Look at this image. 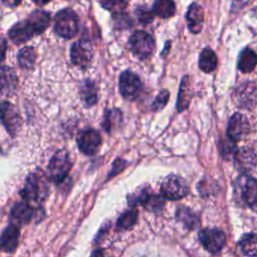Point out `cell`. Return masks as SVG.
<instances>
[{"instance_id":"1","label":"cell","mask_w":257,"mask_h":257,"mask_svg":"<svg viewBox=\"0 0 257 257\" xmlns=\"http://www.w3.org/2000/svg\"><path fill=\"white\" fill-rule=\"evenodd\" d=\"M48 192L49 181L47 175L40 170H36L26 179L20 195L23 200L29 203H41L48 196Z\"/></svg>"},{"instance_id":"2","label":"cell","mask_w":257,"mask_h":257,"mask_svg":"<svg viewBox=\"0 0 257 257\" xmlns=\"http://www.w3.org/2000/svg\"><path fill=\"white\" fill-rule=\"evenodd\" d=\"M71 167L72 162L69 153L66 150H59L54 154L48 164L47 177L53 183L60 184L67 177Z\"/></svg>"},{"instance_id":"3","label":"cell","mask_w":257,"mask_h":257,"mask_svg":"<svg viewBox=\"0 0 257 257\" xmlns=\"http://www.w3.org/2000/svg\"><path fill=\"white\" fill-rule=\"evenodd\" d=\"M234 197L237 201L254 209L257 201V184L255 179L247 174L240 176L234 185Z\"/></svg>"},{"instance_id":"4","label":"cell","mask_w":257,"mask_h":257,"mask_svg":"<svg viewBox=\"0 0 257 257\" xmlns=\"http://www.w3.org/2000/svg\"><path fill=\"white\" fill-rule=\"evenodd\" d=\"M79 28V21L76 13L69 9L60 10L54 18V30L55 32L66 39L74 37Z\"/></svg>"},{"instance_id":"5","label":"cell","mask_w":257,"mask_h":257,"mask_svg":"<svg viewBox=\"0 0 257 257\" xmlns=\"http://www.w3.org/2000/svg\"><path fill=\"white\" fill-rule=\"evenodd\" d=\"M162 196L168 200H179L184 198L189 193L187 181L178 175L167 176L161 184Z\"/></svg>"},{"instance_id":"6","label":"cell","mask_w":257,"mask_h":257,"mask_svg":"<svg viewBox=\"0 0 257 257\" xmlns=\"http://www.w3.org/2000/svg\"><path fill=\"white\" fill-rule=\"evenodd\" d=\"M130 48L138 58L147 59L153 54L155 43L153 37L148 32L138 30L130 38Z\"/></svg>"},{"instance_id":"7","label":"cell","mask_w":257,"mask_h":257,"mask_svg":"<svg viewBox=\"0 0 257 257\" xmlns=\"http://www.w3.org/2000/svg\"><path fill=\"white\" fill-rule=\"evenodd\" d=\"M199 240L204 249L212 254L220 252L226 244L225 233L217 228H205L201 230Z\"/></svg>"},{"instance_id":"8","label":"cell","mask_w":257,"mask_h":257,"mask_svg":"<svg viewBox=\"0 0 257 257\" xmlns=\"http://www.w3.org/2000/svg\"><path fill=\"white\" fill-rule=\"evenodd\" d=\"M118 86L119 92L124 99L135 100L142 90V81L133 71L124 70L119 75Z\"/></svg>"},{"instance_id":"9","label":"cell","mask_w":257,"mask_h":257,"mask_svg":"<svg viewBox=\"0 0 257 257\" xmlns=\"http://www.w3.org/2000/svg\"><path fill=\"white\" fill-rule=\"evenodd\" d=\"M76 142L81 153L87 156H92L96 154L101 145V137L97 131L93 128H85L78 133Z\"/></svg>"},{"instance_id":"10","label":"cell","mask_w":257,"mask_h":257,"mask_svg":"<svg viewBox=\"0 0 257 257\" xmlns=\"http://www.w3.org/2000/svg\"><path fill=\"white\" fill-rule=\"evenodd\" d=\"M93 49L88 40L75 41L70 48V59L72 63L80 68H86L91 62Z\"/></svg>"},{"instance_id":"11","label":"cell","mask_w":257,"mask_h":257,"mask_svg":"<svg viewBox=\"0 0 257 257\" xmlns=\"http://www.w3.org/2000/svg\"><path fill=\"white\" fill-rule=\"evenodd\" d=\"M0 120L11 136L16 135L21 126V116L17 107L8 101H4L0 106Z\"/></svg>"},{"instance_id":"12","label":"cell","mask_w":257,"mask_h":257,"mask_svg":"<svg viewBox=\"0 0 257 257\" xmlns=\"http://www.w3.org/2000/svg\"><path fill=\"white\" fill-rule=\"evenodd\" d=\"M232 99L237 106L251 108L256 103V85L254 81H247L235 88Z\"/></svg>"},{"instance_id":"13","label":"cell","mask_w":257,"mask_h":257,"mask_svg":"<svg viewBox=\"0 0 257 257\" xmlns=\"http://www.w3.org/2000/svg\"><path fill=\"white\" fill-rule=\"evenodd\" d=\"M250 124L247 117L239 112L234 113L228 121L227 125V137L233 141L238 142L249 132Z\"/></svg>"},{"instance_id":"14","label":"cell","mask_w":257,"mask_h":257,"mask_svg":"<svg viewBox=\"0 0 257 257\" xmlns=\"http://www.w3.org/2000/svg\"><path fill=\"white\" fill-rule=\"evenodd\" d=\"M235 165L237 169L243 174H250L256 168V154L250 148H243L234 154Z\"/></svg>"},{"instance_id":"15","label":"cell","mask_w":257,"mask_h":257,"mask_svg":"<svg viewBox=\"0 0 257 257\" xmlns=\"http://www.w3.org/2000/svg\"><path fill=\"white\" fill-rule=\"evenodd\" d=\"M10 39L16 43H23L32 38L36 34V31L28 19L15 23L9 30Z\"/></svg>"},{"instance_id":"16","label":"cell","mask_w":257,"mask_h":257,"mask_svg":"<svg viewBox=\"0 0 257 257\" xmlns=\"http://www.w3.org/2000/svg\"><path fill=\"white\" fill-rule=\"evenodd\" d=\"M34 208L31 203L23 200L16 203L11 209V218L12 223L17 225H26L28 224L34 216Z\"/></svg>"},{"instance_id":"17","label":"cell","mask_w":257,"mask_h":257,"mask_svg":"<svg viewBox=\"0 0 257 257\" xmlns=\"http://www.w3.org/2000/svg\"><path fill=\"white\" fill-rule=\"evenodd\" d=\"M20 237V229L19 225L12 223L5 228L1 237H0V245L2 250L5 252H13L18 246Z\"/></svg>"},{"instance_id":"18","label":"cell","mask_w":257,"mask_h":257,"mask_svg":"<svg viewBox=\"0 0 257 257\" xmlns=\"http://www.w3.org/2000/svg\"><path fill=\"white\" fill-rule=\"evenodd\" d=\"M187 22L189 30L197 34L202 30L204 24V12L203 9L196 3L190 5L187 12Z\"/></svg>"},{"instance_id":"19","label":"cell","mask_w":257,"mask_h":257,"mask_svg":"<svg viewBox=\"0 0 257 257\" xmlns=\"http://www.w3.org/2000/svg\"><path fill=\"white\" fill-rule=\"evenodd\" d=\"M193 96V89H192V82L189 75H185L181 81L178 100H177V108L181 112L185 110L192 99Z\"/></svg>"},{"instance_id":"20","label":"cell","mask_w":257,"mask_h":257,"mask_svg":"<svg viewBox=\"0 0 257 257\" xmlns=\"http://www.w3.org/2000/svg\"><path fill=\"white\" fill-rule=\"evenodd\" d=\"M176 219L189 230H194L200 225L199 216L188 207L180 206L176 212Z\"/></svg>"},{"instance_id":"21","label":"cell","mask_w":257,"mask_h":257,"mask_svg":"<svg viewBox=\"0 0 257 257\" xmlns=\"http://www.w3.org/2000/svg\"><path fill=\"white\" fill-rule=\"evenodd\" d=\"M17 85V75L8 66H0V92L9 93Z\"/></svg>"},{"instance_id":"22","label":"cell","mask_w":257,"mask_h":257,"mask_svg":"<svg viewBox=\"0 0 257 257\" xmlns=\"http://www.w3.org/2000/svg\"><path fill=\"white\" fill-rule=\"evenodd\" d=\"M257 63V56L254 50L251 48H245L238 58V69L243 73L251 72L255 69Z\"/></svg>"},{"instance_id":"23","label":"cell","mask_w":257,"mask_h":257,"mask_svg":"<svg viewBox=\"0 0 257 257\" xmlns=\"http://www.w3.org/2000/svg\"><path fill=\"white\" fill-rule=\"evenodd\" d=\"M217 55L209 47H206L202 50L199 56V67L206 73L212 72L217 67Z\"/></svg>"},{"instance_id":"24","label":"cell","mask_w":257,"mask_h":257,"mask_svg":"<svg viewBox=\"0 0 257 257\" xmlns=\"http://www.w3.org/2000/svg\"><path fill=\"white\" fill-rule=\"evenodd\" d=\"M27 19L30 21V23L32 24V26L34 27V29L36 31V34L38 35V34L42 33L49 25L50 15L45 11L37 10V11L32 12Z\"/></svg>"},{"instance_id":"25","label":"cell","mask_w":257,"mask_h":257,"mask_svg":"<svg viewBox=\"0 0 257 257\" xmlns=\"http://www.w3.org/2000/svg\"><path fill=\"white\" fill-rule=\"evenodd\" d=\"M79 93L81 99L87 106H91L97 101V89L91 80H84L80 86Z\"/></svg>"},{"instance_id":"26","label":"cell","mask_w":257,"mask_h":257,"mask_svg":"<svg viewBox=\"0 0 257 257\" xmlns=\"http://www.w3.org/2000/svg\"><path fill=\"white\" fill-rule=\"evenodd\" d=\"M238 246L244 255L256 256V249H257L256 234L254 232H251L243 235L239 240Z\"/></svg>"},{"instance_id":"27","label":"cell","mask_w":257,"mask_h":257,"mask_svg":"<svg viewBox=\"0 0 257 257\" xmlns=\"http://www.w3.org/2000/svg\"><path fill=\"white\" fill-rule=\"evenodd\" d=\"M176 6L173 0H156L154 12L162 18H170L175 14Z\"/></svg>"},{"instance_id":"28","label":"cell","mask_w":257,"mask_h":257,"mask_svg":"<svg viewBox=\"0 0 257 257\" xmlns=\"http://www.w3.org/2000/svg\"><path fill=\"white\" fill-rule=\"evenodd\" d=\"M138 220V211L135 209L125 211L122 213L116 221V229L119 231H125L134 227Z\"/></svg>"},{"instance_id":"29","label":"cell","mask_w":257,"mask_h":257,"mask_svg":"<svg viewBox=\"0 0 257 257\" xmlns=\"http://www.w3.org/2000/svg\"><path fill=\"white\" fill-rule=\"evenodd\" d=\"M36 60V51L32 46L22 48L18 53V63L22 68H31Z\"/></svg>"},{"instance_id":"30","label":"cell","mask_w":257,"mask_h":257,"mask_svg":"<svg viewBox=\"0 0 257 257\" xmlns=\"http://www.w3.org/2000/svg\"><path fill=\"white\" fill-rule=\"evenodd\" d=\"M120 120H121V111L114 108L106 109L103 113V120L101 124L107 133H110L114 124L119 123Z\"/></svg>"},{"instance_id":"31","label":"cell","mask_w":257,"mask_h":257,"mask_svg":"<svg viewBox=\"0 0 257 257\" xmlns=\"http://www.w3.org/2000/svg\"><path fill=\"white\" fill-rule=\"evenodd\" d=\"M150 194H151V191L148 187H144L142 189H139L137 192L127 196V204L131 207L143 206Z\"/></svg>"},{"instance_id":"32","label":"cell","mask_w":257,"mask_h":257,"mask_svg":"<svg viewBox=\"0 0 257 257\" xmlns=\"http://www.w3.org/2000/svg\"><path fill=\"white\" fill-rule=\"evenodd\" d=\"M165 205V201H164V197L160 196V195H156V194H150L147 198V200L145 201L143 207L146 208L149 211H153V212H157L163 209Z\"/></svg>"},{"instance_id":"33","label":"cell","mask_w":257,"mask_h":257,"mask_svg":"<svg viewBox=\"0 0 257 257\" xmlns=\"http://www.w3.org/2000/svg\"><path fill=\"white\" fill-rule=\"evenodd\" d=\"M101 6L113 13L122 12L126 7V0H99Z\"/></svg>"},{"instance_id":"34","label":"cell","mask_w":257,"mask_h":257,"mask_svg":"<svg viewBox=\"0 0 257 257\" xmlns=\"http://www.w3.org/2000/svg\"><path fill=\"white\" fill-rule=\"evenodd\" d=\"M170 98V92L166 89L159 92V94L156 96L154 102L152 103V108L155 111H158L162 108H164Z\"/></svg>"},{"instance_id":"35","label":"cell","mask_w":257,"mask_h":257,"mask_svg":"<svg viewBox=\"0 0 257 257\" xmlns=\"http://www.w3.org/2000/svg\"><path fill=\"white\" fill-rule=\"evenodd\" d=\"M137 15H138V19L142 24H148L150 23L153 18H154V14L151 10H149L146 7H140L137 9L136 11Z\"/></svg>"},{"instance_id":"36","label":"cell","mask_w":257,"mask_h":257,"mask_svg":"<svg viewBox=\"0 0 257 257\" xmlns=\"http://www.w3.org/2000/svg\"><path fill=\"white\" fill-rule=\"evenodd\" d=\"M7 49V40L0 34V61H3L5 58V53Z\"/></svg>"},{"instance_id":"37","label":"cell","mask_w":257,"mask_h":257,"mask_svg":"<svg viewBox=\"0 0 257 257\" xmlns=\"http://www.w3.org/2000/svg\"><path fill=\"white\" fill-rule=\"evenodd\" d=\"M250 0H233V6L236 9H240L244 7Z\"/></svg>"},{"instance_id":"38","label":"cell","mask_w":257,"mask_h":257,"mask_svg":"<svg viewBox=\"0 0 257 257\" xmlns=\"http://www.w3.org/2000/svg\"><path fill=\"white\" fill-rule=\"evenodd\" d=\"M6 5H9V6H16L18 5L22 0H3Z\"/></svg>"},{"instance_id":"39","label":"cell","mask_w":257,"mask_h":257,"mask_svg":"<svg viewBox=\"0 0 257 257\" xmlns=\"http://www.w3.org/2000/svg\"><path fill=\"white\" fill-rule=\"evenodd\" d=\"M38 5H44L45 3H47L48 1H50V0H34Z\"/></svg>"}]
</instances>
